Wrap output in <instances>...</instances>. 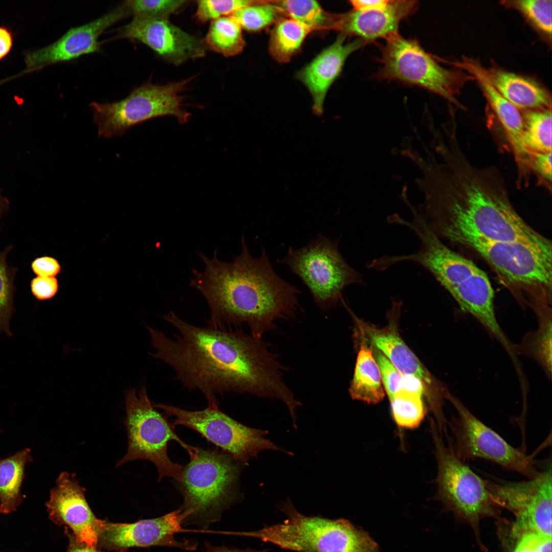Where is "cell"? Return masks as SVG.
Wrapping results in <instances>:
<instances>
[{"instance_id": "cell-1", "label": "cell", "mask_w": 552, "mask_h": 552, "mask_svg": "<svg viewBox=\"0 0 552 552\" xmlns=\"http://www.w3.org/2000/svg\"><path fill=\"white\" fill-rule=\"evenodd\" d=\"M163 318L178 333L171 338L148 327L155 350L151 356L171 366L184 387L200 390L208 405L218 404L216 394L248 393L279 399L291 416L296 413L302 404L284 382L281 366L261 338L225 327L195 326L172 311Z\"/></svg>"}, {"instance_id": "cell-2", "label": "cell", "mask_w": 552, "mask_h": 552, "mask_svg": "<svg viewBox=\"0 0 552 552\" xmlns=\"http://www.w3.org/2000/svg\"><path fill=\"white\" fill-rule=\"evenodd\" d=\"M447 141L436 151L443 162L435 160L417 180L425 195L418 209L438 238L457 244L469 239L550 242L516 212L497 169L472 164L457 132Z\"/></svg>"}, {"instance_id": "cell-3", "label": "cell", "mask_w": 552, "mask_h": 552, "mask_svg": "<svg viewBox=\"0 0 552 552\" xmlns=\"http://www.w3.org/2000/svg\"><path fill=\"white\" fill-rule=\"evenodd\" d=\"M242 250L229 262L220 260L218 249L212 258L197 252L205 265L192 271L190 286L200 291L211 311L208 325L222 327L246 323L251 335H262L276 328L275 320L294 316L300 308V290L279 277L262 248L255 258L243 236Z\"/></svg>"}, {"instance_id": "cell-4", "label": "cell", "mask_w": 552, "mask_h": 552, "mask_svg": "<svg viewBox=\"0 0 552 552\" xmlns=\"http://www.w3.org/2000/svg\"><path fill=\"white\" fill-rule=\"evenodd\" d=\"M412 215L411 220L403 219L401 225L416 235L420 248L412 254L386 255L383 258L384 265L389 268L408 261L424 267L451 294L462 311L477 319L507 351H510L512 344L497 321L494 290L487 274L472 261L446 245L420 213L414 212Z\"/></svg>"}, {"instance_id": "cell-5", "label": "cell", "mask_w": 552, "mask_h": 552, "mask_svg": "<svg viewBox=\"0 0 552 552\" xmlns=\"http://www.w3.org/2000/svg\"><path fill=\"white\" fill-rule=\"evenodd\" d=\"M279 509L287 517L283 522L229 535L257 538L293 552H379L369 533L347 519L306 516L289 498Z\"/></svg>"}, {"instance_id": "cell-6", "label": "cell", "mask_w": 552, "mask_h": 552, "mask_svg": "<svg viewBox=\"0 0 552 552\" xmlns=\"http://www.w3.org/2000/svg\"><path fill=\"white\" fill-rule=\"evenodd\" d=\"M241 464L223 451L198 448L183 468V479L179 483L183 499L180 508L189 514L183 525L206 528L220 519L222 512L237 497Z\"/></svg>"}, {"instance_id": "cell-7", "label": "cell", "mask_w": 552, "mask_h": 552, "mask_svg": "<svg viewBox=\"0 0 552 552\" xmlns=\"http://www.w3.org/2000/svg\"><path fill=\"white\" fill-rule=\"evenodd\" d=\"M461 245L483 258L508 287L527 294L532 307L551 306V243L469 239Z\"/></svg>"}, {"instance_id": "cell-8", "label": "cell", "mask_w": 552, "mask_h": 552, "mask_svg": "<svg viewBox=\"0 0 552 552\" xmlns=\"http://www.w3.org/2000/svg\"><path fill=\"white\" fill-rule=\"evenodd\" d=\"M125 406L126 416L124 424L128 448L116 467L137 459L147 460L156 467L158 481L164 477H170L178 483L181 482L183 467L169 458L168 444L172 440L177 442L187 451L190 457L195 455L198 448L187 444L176 434L175 426L168 421V417L159 412L152 404L145 385L141 387L138 394L135 389L126 391Z\"/></svg>"}, {"instance_id": "cell-9", "label": "cell", "mask_w": 552, "mask_h": 552, "mask_svg": "<svg viewBox=\"0 0 552 552\" xmlns=\"http://www.w3.org/2000/svg\"><path fill=\"white\" fill-rule=\"evenodd\" d=\"M430 432L437 462L435 478L437 492L434 498L469 523L479 536V524L483 518L498 516V506L488 491L485 480L477 475L456 455L451 436L445 434L447 445L435 421H430Z\"/></svg>"}, {"instance_id": "cell-10", "label": "cell", "mask_w": 552, "mask_h": 552, "mask_svg": "<svg viewBox=\"0 0 552 552\" xmlns=\"http://www.w3.org/2000/svg\"><path fill=\"white\" fill-rule=\"evenodd\" d=\"M193 78L164 85L146 82L133 87L119 101L90 103L99 136H120L134 125L163 116L174 117L180 124L187 123L191 114L183 108L180 94Z\"/></svg>"}, {"instance_id": "cell-11", "label": "cell", "mask_w": 552, "mask_h": 552, "mask_svg": "<svg viewBox=\"0 0 552 552\" xmlns=\"http://www.w3.org/2000/svg\"><path fill=\"white\" fill-rule=\"evenodd\" d=\"M340 238L332 240L321 233L299 249L290 246L277 262L286 265L310 291L314 302L323 310L334 306L342 298L348 286L364 285L360 273L342 257Z\"/></svg>"}, {"instance_id": "cell-12", "label": "cell", "mask_w": 552, "mask_h": 552, "mask_svg": "<svg viewBox=\"0 0 552 552\" xmlns=\"http://www.w3.org/2000/svg\"><path fill=\"white\" fill-rule=\"evenodd\" d=\"M385 40L377 78L421 87L463 108L455 95L472 76L442 67L417 41L404 38L398 33Z\"/></svg>"}, {"instance_id": "cell-13", "label": "cell", "mask_w": 552, "mask_h": 552, "mask_svg": "<svg viewBox=\"0 0 552 552\" xmlns=\"http://www.w3.org/2000/svg\"><path fill=\"white\" fill-rule=\"evenodd\" d=\"M167 417H175L173 424L188 427L220 448L242 464L257 458L264 450L293 454L278 446L265 436V430L248 427L220 410L218 404L208 405L200 410L190 411L162 403L154 405Z\"/></svg>"}, {"instance_id": "cell-14", "label": "cell", "mask_w": 552, "mask_h": 552, "mask_svg": "<svg viewBox=\"0 0 552 552\" xmlns=\"http://www.w3.org/2000/svg\"><path fill=\"white\" fill-rule=\"evenodd\" d=\"M455 408L457 417L447 422L453 435L451 437L453 450L464 462L482 458L491 461L507 471H514L528 479L539 473L535 467L534 455H527L510 445L497 433L477 419L456 397L448 390L444 393Z\"/></svg>"}, {"instance_id": "cell-15", "label": "cell", "mask_w": 552, "mask_h": 552, "mask_svg": "<svg viewBox=\"0 0 552 552\" xmlns=\"http://www.w3.org/2000/svg\"><path fill=\"white\" fill-rule=\"evenodd\" d=\"M551 464L527 481L485 480L486 488L498 506L515 517L511 532L532 531L551 537Z\"/></svg>"}, {"instance_id": "cell-16", "label": "cell", "mask_w": 552, "mask_h": 552, "mask_svg": "<svg viewBox=\"0 0 552 552\" xmlns=\"http://www.w3.org/2000/svg\"><path fill=\"white\" fill-rule=\"evenodd\" d=\"M189 516L188 512L179 508L157 518L134 523H112L106 520L97 548L116 551L132 547L164 546L194 550L198 545L196 541H179L174 538L175 534L186 531L182 525Z\"/></svg>"}, {"instance_id": "cell-17", "label": "cell", "mask_w": 552, "mask_h": 552, "mask_svg": "<svg viewBox=\"0 0 552 552\" xmlns=\"http://www.w3.org/2000/svg\"><path fill=\"white\" fill-rule=\"evenodd\" d=\"M130 15L124 2L85 24L73 27L52 43L25 54L26 67L17 77L52 64L74 60L100 50V36L108 28Z\"/></svg>"}, {"instance_id": "cell-18", "label": "cell", "mask_w": 552, "mask_h": 552, "mask_svg": "<svg viewBox=\"0 0 552 552\" xmlns=\"http://www.w3.org/2000/svg\"><path fill=\"white\" fill-rule=\"evenodd\" d=\"M113 39H127L148 46L159 56L175 65L203 57L206 48L203 40L171 23L168 19L133 18L115 31Z\"/></svg>"}, {"instance_id": "cell-19", "label": "cell", "mask_w": 552, "mask_h": 552, "mask_svg": "<svg viewBox=\"0 0 552 552\" xmlns=\"http://www.w3.org/2000/svg\"><path fill=\"white\" fill-rule=\"evenodd\" d=\"M86 490L75 473L62 472L55 486L51 490L45 505L50 519L58 525H65L78 542L97 548L99 536L105 520L98 519L87 502Z\"/></svg>"}, {"instance_id": "cell-20", "label": "cell", "mask_w": 552, "mask_h": 552, "mask_svg": "<svg viewBox=\"0 0 552 552\" xmlns=\"http://www.w3.org/2000/svg\"><path fill=\"white\" fill-rule=\"evenodd\" d=\"M417 1H389L382 10L357 11L333 14L332 29L346 36H354L367 43L378 38H387L398 33L402 20L415 12Z\"/></svg>"}, {"instance_id": "cell-21", "label": "cell", "mask_w": 552, "mask_h": 552, "mask_svg": "<svg viewBox=\"0 0 552 552\" xmlns=\"http://www.w3.org/2000/svg\"><path fill=\"white\" fill-rule=\"evenodd\" d=\"M347 37L340 33L332 44L296 74V78L311 95L312 110L316 115L323 114L327 93L340 74L348 57L367 44L359 38L346 42Z\"/></svg>"}, {"instance_id": "cell-22", "label": "cell", "mask_w": 552, "mask_h": 552, "mask_svg": "<svg viewBox=\"0 0 552 552\" xmlns=\"http://www.w3.org/2000/svg\"><path fill=\"white\" fill-rule=\"evenodd\" d=\"M458 67L467 70L478 82L491 107L494 111L512 149L518 170L528 165L530 152L523 141L524 123L519 109L504 98L489 80L485 69L477 61L465 59Z\"/></svg>"}, {"instance_id": "cell-23", "label": "cell", "mask_w": 552, "mask_h": 552, "mask_svg": "<svg viewBox=\"0 0 552 552\" xmlns=\"http://www.w3.org/2000/svg\"><path fill=\"white\" fill-rule=\"evenodd\" d=\"M362 338L368 341L373 348L382 352L403 375H413L421 379L426 386L428 399H436L430 389L443 393L444 389L435 383L433 377L422 364L419 359L406 344L397 331L393 327L378 328L372 325L355 318Z\"/></svg>"}, {"instance_id": "cell-24", "label": "cell", "mask_w": 552, "mask_h": 552, "mask_svg": "<svg viewBox=\"0 0 552 552\" xmlns=\"http://www.w3.org/2000/svg\"><path fill=\"white\" fill-rule=\"evenodd\" d=\"M485 71L494 87L519 109L551 108L550 94L535 80L495 66Z\"/></svg>"}, {"instance_id": "cell-25", "label": "cell", "mask_w": 552, "mask_h": 552, "mask_svg": "<svg viewBox=\"0 0 552 552\" xmlns=\"http://www.w3.org/2000/svg\"><path fill=\"white\" fill-rule=\"evenodd\" d=\"M362 339L349 393L353 399L376 404L383 400L385 393L373 351Z\"/></svg>"}, {"instance_id": "cell-26", "label": "cell", "mask_w": 552, "mask_h": 552, "mask_svg": "<svg viewBox=\"0 0 552 552\" xmlns=\"http://www.w3.org/2000/svg\"><path fill=\"white\" fill-rule=\"evenodd\" d=\"M538 319V328L528 332L519 343L513 344L515 354L524 355L535 360L548 378L551 376V307L533 309Z\"/></svg>"}, {"instance_id": "cell-27", "label": "cell", "mask_w": 552, "mask_h": 552, "mask_svg": "<svg viewBox=\"0 0 552 552\" xmlns=\"http://www.w3.org/2000/svg\"><path fill=\"white\" fill-rule=\"evenodd\" d=\"M31 460L30 450L20 451L7 458L0 459V513L16 510L22 501L20 487L26 464Z\"/></svg>"}, {"instance_id": "cell-28", "label": "cell", "mask_w": 552, "mask_h": 552, "mask_svg": "<svg viewBox=\"0 0 552 552\" xmlns=\"http://www.w3.org/2000/svg\"><path fill=\"white\" fill-rule=\"evenodd\" d=\"M311 30L290 18L282 17L275 23L269 40V50L278 62L286 63L300 49Z\"/></svg>"}, {"instance_id": "cell-29", "label": "cell", "mask_w": 552, "mask_h": 552, "mask_svg": "<svg viewBox=\"0 0 552 552\" xmlns=\"http://www.w3.org/2000/svg\"><path fill=\"white\" fill-rule=\"evenodd\" d=\"M242 28L231 16L222 17L211 23L203 41L206 48L228 57L241 53L245 46Z\"/></svg>"}, {"instance_id": "cell-30", "label": "cell", "mask_w": 552, "mask_h": 552, "mask_svg": "<svg viewBox=\"0 0 552 552\" xmlns=\"http://www.w3.org/2000/svg\"><path fill=\"white\" fill-rule=\"evenodd\" d=\"M522 114L526 149L531 152H551V108L526 110Z\"/></svg>"}, {"instance_id": "cell-31", "label": "cell", "mask_w": 552, "mask_h": 552, "mask_svg": "<svg viewBox=\"0 0 552 552\" xmlns=\"http://www.w3.org/2000/svg\"><path fill=\"white\" fill-rule=\"evenodd\" d=\"M273 2L283 15L305 26L311 31L331 28L333 14L325 12L315 1L287 0Z\"/></svg>"}, {"instance_id": "cell-32", "label": "cell", "mask_w": 552, "mask_h": 552, "mask_svg": "<svg viewBox=\"0 0 552 552\" xmlns=\"http://www.w3.org/2000/svg\"><path fill=\"white\" fill-rule=\"evenodd\" d=\"M12 248L10 245L0 251V336L3 332L8 336L12 335L9 325L15 312L13 305L16 290L14 281L18 271L16 267L9 266L7 261Z\"/></svg>"}, {"instance_id": "cell-33", "label": "cell", "mask_w": 552, "mask_h": 552, "mask_svg": "<svg viewBox=\"0 0 552 552\" xmlns=\"http://www.w3.org/2000/svg\"><path fill=\"white\" fill-rule=\"evenodd\" d=\"M282 15L283 13L273 2L257 1L230 16L238 22L242 29L257 32L275 23L282 18Z\"/></svg>"}, {"instance_id": "cell-34", "label": "cell", "mask_w": 552, "mask_h": 552, "mask_svg": "<svg viewBox=\"0 0 552 552\" xmlns=\"http://www.w3.org/2000/svg\"><path fill=\"white\" fill-rule=\"evenodd\" d=\"M390 402L393 418L403 428L417 427L426 412L422 397L418 395L400 392Z\"/></svg>"}, {"instance_id": "cell-35", "label": "cell", "mask_w": 552, "mask_h": 552, "mask_svg": "<svg viewBox=\"0 0 552 552\" xmlns=\"http://www.w3.org/2000/svg\"><path fill=\"white\" fill-rule=\"evenodd\" d=\"M124 3L133 18L167 19L189 1L128 0L125 1Z\"/></svg>"}, {"instance_id": "cell-36", "label": "cell", "mask_w": 552, "mask_h": 552, "mask_svg": "<svg viewBox=\"0 0 552 552\" xmlns=\"http://www.w3.org/2000/svg\"><path fill=\"white\" fill-rule=\"evenodd\" d=\"M535 27L549 36L551 35V0H519L512 2Z\"/></svg>"}, {"instance_id": "cell-37", "label": "cell", "mask_w": 552, "mask_h": 552, "mask_svg": "<svg viewBox=\"0 0 552 552\" xmlns=\"http://www.w3.org/2000/svg\"><path fill=\"white\" fill-rule=\"evenodd\" d=\"M248 0H200L197 1L195 17L200 22L230 16L235 11L255 4Z\"/></svg>"}, {"instance_id": "cell-38", "label": "cell", "mask_w": 552, "mask_h": 552, "mask_svg": "<svg viewBox=\"0 0 552 552\" xmlns=\"http://www.w3.org/2000/svg\"><path fill=\"white\" fill-rule=\"evenodd\" d=\"M510 535L513 543L511 552H551V537L532 531Z\"/></svg>"}, {"instance_id": "cell-39", "label": "cell", "mask_w": 552, "mask_h": 552, "mask_svg": "<svg viewBox=\"0 0 552 552\" xmlns=\"http://www.w3.org/2000/svg\"><path fill=\"white\" fill-rule=\"evenodd\" d=\"M373 353L379 367L383 386L390 400L401 390L403 374L379 350L374 348Z\"/></svg>"}, {"instance_id": "cell-40", "label": "cell", "mask_w": 552, "mask_h": 552, "mask_svg": "<svg viewBox=\"0 0 552 552\" xmlns=\"http://www.w3.org/2000/svg\"><path fill=\"white\" fill-rule=\"evenodd\" d=\"M30 285L33 296L39 301L53 298L58 290V280L55 277L36 276L31 280Z\"/></svg>"}, {"instance_id": "cell-41", "label": "cell", "mask_w": 552, "mask_h": 552, "mask_svg": "<svg viewBox=\"0 0 552 552\" xmlns=\"http://www.w3.org/2000/svg\"><path fill=\"white\" fill-rule=\"evenodd\" d=\"M530 170L535 173L539 179L551 185V152H531Z\"/></svg>"}, {"instance_id": "cell-42", "label": "cell", "mask_w": 552, "mask_h": 552, "mask_svg": "<svg viewBox=\"0 0 552 552\" xmlns=\"http://www.w3.org/2000/svg\"><path fill=\"white\" fill-rule=\"evenodd\" d=\"M31 269L37 277H55L61 271L58 261L50 256H41L34 259L31 263Z\"/></svg>"}, {"instance_id": "cell-43", "label": "cell", "mask_w": 552, "mask_h": 552, "mask_svg": "<svg viewBox=\"0 0 552 552\" xmlns=\"http://www.w3.org/2000/svg\"><path fill=\"white\" fill-rule=\"evenodd\" d=\"M408 394L418 395L422 397L423 394L428 397V389L424 383L417 377L410 375H403L401 390Z\"/></svg>"}, {"instance_id": "cell-44", "label": "cell", "mask_w": 552, "mask_h": 552, "mask_svg": "<svg viewBox=\"0 0 552 552\" xmlns=\"http://www.w3.org/2000/svg\"><path fill=\"white\" fill-rule=\"evenodd\" d=\"M350 2L353 10L365 11L384 9L388 5L389 0H353Z\"/></svg>"}, {"instance_id": "cell-45", "label": "cell", "mask_w": 552, "mask_h": 552, "mask_svg": "<svg viewBox=\"0 0 552 552\" xmlns=\"http://www.w3.org/2000/svg\"><path fill=\"white\" fill-rule=\"evenodd\" d=\"M12 45V32L4 27H0V61L8 54Z\"/></svg>"}, {"instance_id": "cell-46", "label": "cell", "mask_w": 552, "mask_h": 552, "mask_svg": "<svg viewBox=\"0 0 552 552\" xmlns=\"http://www.w3.org/2000/svg\"><path fill=\"white\" fill-rule=\"evenodd\" d=\"M66 535L68 537L70 543L67 552H103L97 548H93L88 545L78 542L71 533H69L66 528L65 531ZM114 552H127V549L121 550Z\"/></svg>"}, {"instance_id": "cell-47", "label": "cell", "mask_w": 552, "mask_h": 552, "mask_svg": "<svg viewBox=\"0 0 552 552\" xmlns=\"http://www.w3.org/2000/svg\"><path fill=\"white\" fill-rule=\"evenodd\" d=\"M205 552H268V549L257 550L250 548L241 549L236 548L227 547L223 545L221 546H215L209 542L205 541Z\"/></svg>"}, {"instance_id": "cell-48", "label": "cell", "mask_w": 552, "mask_h": 552, "mask_svg": "<svg viewBox=\"0 0 552 552\" xmlns=\"http://www.w3.org/2000/svg\"><path fill=\"white\" fill-rule=\"evenodd\" d=\"M9 206V200L2 195L0 189V220L4 214L8 211Z\"/></svg>"}, {"instance_id": "cell-49", "label": "cell", "mask_w": 552, "mask_h": 552, "mask_svg": "<svg viewBox=\"0 0 552 552\" xmlns=\"http://www.w3.org/2000/svg\"><path fill=\"white\" fill-rule=\"evenodd\" d=\"M410 141L411 138L409 137H405L402 142L401 146L403 149V151H407L410 150Z\"/></svg>"}]
</instances>
